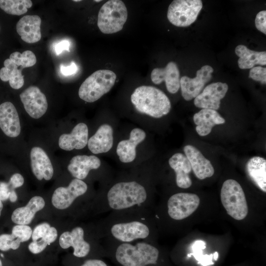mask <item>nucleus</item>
I'll return each mask as SVG.
<instances>
[{"instance_id":"nucleus-1","label":"nucleus","mask_w":266,"mask_h":266,"mask_svg":"<svg viewBox=\"0 0 266 266\" xmlns=\"http://www.w3.org/2000/svg\"><path fill=\"white\" fill-rule=\"evenodd\" d=\"M149 209L109 213L100 225L103 241L117 243L153 242V227Z\"/></svg>"},{"instance_id":"nucleus-2","label":"nucleus","mask_w":266,"mask_h":266,"mask_svg":"<svg viewBox=\"0 0 266 266\" xmlns=\"http://www.w3.org/2000/svg\"><path fill=\"white\" fill-rule=\"evenodd\" d=\"M150 205L146 186L135 180L117 182L109 187L96 203L97 212L110 213L147 208Z\"/></svg>"},{"instance_id":"nucleus-3","label":"nucleus","mask_w":266,"mask_h":266,"mask_svg":"<svg viewBox=\"0 0 266 266\" xmlns=\"http://www.w3.org/2000/svg\"><path fill=\"white\" fill-rule=\"evenodd\" d=\"M103 245L106 256H110L119 266H154L157 264L160 256V251L153 242L103 241Z\"/></svg>"},{"instance_id":"nucleus-4","label":"nucleus","mask_w":266,"mask_h":266,"mask_svg":"<svg viewBox=\"0 0 266 266\" xmlns=\"http://www.w3.org/2000/svg\"><path fill=\"white\" fill-rule=\"evenodd\" d=\"M131 100L139 112L159 118L167 114L171 108L170 101L160 89L150 86H141L135 89Z\"/></svg>"},{"instance_id":"nucleus-5","label":"nucleus","mask_w":266,"mask_h":266,"mask_svg":"<svg viewBox=\"0 0 266 266\" xmlns=\"http://www.w3.org/2000/svg\"><path fill=\"white\" fill-rule=\"evenodd\" d=\"M116 79V75L112 71L98 70L82 83L78 91L79 97L86 102H94L111 90Z\"/></svg>"},{"instance_id":"nucleus-6","label":"nucleus","mask_w":266,"mask_h":266,"mask_svg":"<svg viewBox=\"0 0 266 266\" xmlns=\"http://www.w3.org/2000/svg\"><path fill=\"white\" fill-rule=\"evenodd\" d=\"M221 202L227 213L236 220L247 215L248 207L244 192L240 185L233 179H228L223 184L220 193Z\"/></svg>"},{"instance_id":"nucleus-7","label":"nucleus","mask_w":266,"mask_h":266,"mask_svg":"<svg viewBox=\"0 0 266 266\" xmlns=\"http://www.w3.org/2000/svg\"><path fill=\"white\" fill-rule=\"evenodd\" d=\"M127 18L128 11L125 3L120 0H110L101 7L97 25L102 33H114L123 29Z\"/></svg>"},{"instance_id":"nucleus-8","label":"nucleus","mask_w":266,"mask_h":266,"mask_svg":"<svg viewBox=\"0 0 266 266\" xmlns=\"http://www.w3.org/2000/svg\"><path fill=\"white\" fill-rule=\"evenodd\" d=\"M202 7L200 0H174L168 6L167 19L175 26L188 27L196 20Z\"/></svg>"},{"instance_id":"nucleus-9","label":"nucleus","mask_w":266,"mask_h":266,"mask_svg":"<svg viewBox=\"0 0 266 266\" xmlns=\"http://www.w3.org/2000/svg\"><path fill=\"white\" fill-rule=\"evenodd\" d=\"M200 203V199L196 194L176 193L171 196L167 201V213L173 220H181L194 212Z\"/></svg>"},{"instance_id":"nucleus-10","label":"nucleus","mask_w":266,"mask_h":266,"mask_svg":"<svg viewBox=\"0 0 266 266\" xmlns=\"http://www.w3.org/2000/svg\"><path fill=\"white\" fill-rule=\"evenodd\" d=\"M88 190L87 184L82 180L74 178L66 187L57 188L52 197V204L59 209L70 207L79 197L84 195Z\"/></svg>"},{"instance_id":"nucleus-11","label":"nucleus","mask_w":266,"mask_h":266,"mask_svg":"<svg viewBox=\"0 0 266 266\" xmlns=\"http://www.w3.org/2000/svg\"><path fill=\"white\" fill-rule=\"evenodd\" d=\"M213 72L211 66L204 65L197 71L195 78L182 76L180 79V87L183 98L188 101L197 97L205 85L211 80Z\"/></svg>"},{"instance_id":"nucleus-12","label":"nucleus","mask_w":266,"mask_h":266,"mask_svg":"<svg viewBox=\"0 0 266 266\" xmlns=\"http://www.w3.org/2000/svg\"><path fill=\"white\" fill-rule=\"evenodd\" d=\"M85 231L81 226H76L70 231L63 233L60 237L59 244L63 249L70 247L73 249V255L83 258L89 255L91 250V243L85 238Z\"/></svg>"},{"instance_id":"nucleus-13","label":"nucleus","mask_w":266,"mask_h":266,"mask_svg":"<svg viewBox=\"0 0 266 266\" xmlns=\"http://www.w3.org/2000/svg\"><path fill=\"white\" fill-rule=\"evenodd\" d=\"M20 98L25 110L33 118L38 119L46 112V96L37 87L30 86L20 94Z\"/></svg>"},{"instance_id":"nucleus-14","label":"nucleus","mask_w":266,"mask_h":266,"mask_svg":"<svg viewBox=\"0 0 266 266\" xmlns=\"http://www.w3.org/2000/svg\"><path fill=\"white\" fill-rule=\"evenodd\" d=\"M228 90L226 83L215 82L205 87L203 91L195 98V105L202 109L217 110L219 108L221 100L225 97Z\"/></svg>"},{"instance_id":"nucleus-15","label":"nucleus","mask_w":266,"mask_h":266,"mask_svg":"<svg viewBox=\"0 0 266 266\" xmlns=\"http://www.w3.org/2000/svg\"><path fill=\"white\" fill-rule=\"evenodd\" d=\"M184 152L198 179L202 180L213 176L214 169L211 162L197 148L187 145L184 147Z\"/></svg>"},{"instance_id":"nucleus-16","label":"nucleus","mask_w":266,"mask_h":266,"mask_svg":"<svg viewBox=\"0 0 266 266\" xmlns=\"http://www.w3.org/2000/svg\"><path fill=\"white\" fill-rule=\"evenodd\" d=\"M151 79L155 84L165 81L168 92L176 93L180 88V73L177 65L169 62L164 68H155L151 72Z\"/></svg>"},{"instance_id":"nucleus-17","label":"nucleus","mask_w":266,"mask_h":266,"mask_svg":"<svg viewBox=\"0 0 266 266\" xmlns=\"http://www.w3.org/2000/svg\"><path fill=\"white\" fill-rule=\"evenodd\" d=\"M0 128L8 136L15 137L21 132V125L17 111L9 101L0 104Z\"/></svg>"},{"instance_id":"nucleus-18","label":"nucleus","mask_w":266,"mask_h":266,"mask_svg":"<svg viewBox=\"0 0 266 266\" xmlns=\"http://www.w3.org/2000/svg\"><path fill=\"white\" fill-rule=\"evenodd\" d=\"M31 165L32 171L36 178L41 180H50L54 173L51 161L43 149L33 147L30 153Z\"/></svg>"},{"instance_id":"nucleus-19","label":"nucleus","mask_w":266,"mask_h":266,"mask_svg":"<svg viewBox=\"0 0 266 266\" xmlns=\"http://www.w3.org/2000/svg\"><path fill=\"white\" fill-rule=\"evenodd\" d=\"M41 20L36 15H27L21 18L16 24V31L21 39L28 43L39 41L41 37Z\"/></svg>"},{"instance_id":"nucleus-20","label":"nucleus","mask_w":266,"mask_h":266,"mask_svg":"<svg viewBox=\"0 0 266 266\" xmlns=\"http://www.w3.org/2000/svg\"><path fill=\"white\" fill-rule=\"evenodd\" d=\"M88 128L86 124L80 123L77 124L70 133H64L59 139V145L66 151L74 149H81L88 143Z\"/></svg>"},{"instance_id":"nucleus-21","label":"nucleus","mask_w":266,"mask_h":266,"mask_svg":"<svg viewBox=\"0 0 266 266\" xmlns=\"http://www.w3.org/2000/svg\"><path fill=\"white\" fill-rule=\"evenodd\" d=\"M146 137L145 132L139 128H134L130 133V138L119 142L116 153L120 161L124 163L133 162L136 157V147Z\"/></svg>"},{"instance_id":"nucleus-22","label":"nucleus","mask_w":266,"mask_h":266,"mask_svg":"<svg viewBox=\"0 0 266 266\" xmlns=\"http://www.w3.org/2000/svg\"><path fill=\"white\" fill-rule=\"evenodd\" d=\"M101 165L100 160L94 155H77L70 161L67 169L75 178L85 179L90 170L98 169Z\"/></svg>"},{"instance_id":"nucleus-23","label":"nucleus","mask_w":266,"mask_h":266,"mask_svg":"<svg viewBox=\"0 0 266 266\" xmlns=\"http://www.w3.org/2000/svg\"><path fill=\"white\" fill-rule=\"evenodd\" d=\"M168 164L175 173L177 186L183 189L189 188L192 184L189 176L192 167L186 156L180 153H175L169 158Z\"/></svg>"},{"instance_id":"nucleus-24","label":"nucleus","mask_w":266,"mask_h":266,"mask_svg":"<svg viewBox=\"0 0 266 266\" xmlns=\"http://www.w3.org/2000/svg\"><path fill=\"white\" fill-rule=\"evenodd\" d=\"M193 120L197 133L202 136L210 133L214 126L225 122V119L216 110L211 109H201L194 114Z\"/></svg>"},{"instance_id":"nucleus-25","label":"nucleus","mask_w":266,"mask_h":266,"mask_svg":"<svg viewBox=\"0 0 266 266\" xmlns=\"http://www.w3.org/2000/svg\"><path fill=\"white\" fill-rule=\"evenodd\" d=\"M112 128L108 124L101 125L88 141L89 149L94 154L109 151L113 143Z\"/></svg>"},{"instance_id":"nucleus-26","label":"nucleus","mask_w":266,"mask_h":266,"mask_svg":"<svg viewBox=\"0 0 266 266\" xmlns=\"http://www.w3.org/2000/svg\"><path fill=\"white\" fill-rule=\"evenodd\" d=\"M44 199L40 196L33 197L25 206L16 208L13 212L11 220L17 225H27L31 223L35 213L45 206Z\"/></svg>"},{"instance_id":"nucleus-27","label":"nucleus","mask_w":266,"mask_h":266,"mask_svg":"<svg viewBox=\"0 0 266 266\" xmlns=\"http://www.w3.org/2000/svg\"><path fill=\"white\" fill-rule=\"evenodd\" d=\"M247 174L255 185L264 192H266V160L255 156L246 163Z\"/></svg>"},{"instance_id":"nucleus-28","label":"nucleus","mask_w":266,"mask_h":266,"mask_svg":"<svg viewBox=\"0 0 266 266\" xmlns=\"http://www.w3.org/2000/svg\"><path fill=\"white\" fill-rule=\"evenodd\" d=\"M235 52L239 57L238 65L241 69L251 68L256 65H266V51H255L248 49L244 45H239L236 47Z\"/></svg>"},{"instance_id":"nucleus-29","label":"nucleus","mask_w":266,"mask_h":266,"mask_svg":"<svg viewBox=\"0 0 266 266\" xmlns=\"http://www.w3.org/2000/svg\"><path fill=\"white\" fill-rule=\"evenodd\" d=\"M4 66L0 69V79L4 82L9 81L11 88L19 89L24 85V76L22 74L23 68H18L9 58L3 63Z\"/></svg>"},{"instance_id":"nucleus-30","label":"nucleus","mask_w":266,"mask_h":266,"mask_svg":"<svg viewBox=\"0 0 266 266\" xmlns=\"http://www.w3.org/2000/svg\"><path fill=\"white\" fill-rule=\"evenodd\" d=\"M30 0H0V8L5 13L15 15L26 13L32 7Z\"/></svg>"},{"instance_id":"nucleus-31","label":"nucleus","mask_w":266,"mask_h":266,"mask_svg":"<svg viewBox=\"0 0 266 266\" xmlns=\"http://www.w3.org/2000/svg\"><path fill=\"white\" fill-rule=\"evenodd\" d=\"M205 242L201 240H197L194 242L192 245V253L188 254V257H190L193 255L198 261V264L202 266H208L214 265L213 262V254H203V250L206 247Z\"/></svg>"},{"instance_id":"nucleus-32","label":"nucleus","mask_w":266,"mask_h":266,"mask_svg":"<svg viewBox=\"0 0 266 266\" xmlns=\"http://www.w3.org/2000/svg\"><path fill=\"white\" fill-rule=\"evenodd\" d=\"M58 236L55 228L51 227L47 234L38 240L32 242L28 246L29 250L33 254H38L43 251L46 246L54 242Z\"/></svg>"},{"instance_id":"nucleus-33","label":"nucleus","mask_w":266,"mask_h":266,"mask_svg":"<svg viewBox=\"0 0 266 266\" xmlns=\"http://www.w3.org/2000/svg\"><path fill=\"white\" fill-rule=\"evenodd\" d=\"M9 59L23 69L31 67L36 62V58L34 54L30 50H26L22 53L14 52L10 55Z\"/></svg>"},{"instance_id":"nucleus-34","label":"nucleus","mask_w":266,"mask_h":266,"mask_svg":"<svg viewBox=\"0 0 266 266\" xmlns=\"http://www.w3.org/2000/svg\"><path fill=\"white\" fill-rule=\"evenodd\" d=\"M32 230L28 225H17L13 227L11 234L21 243L29 240L32 234Z\"/></svg>"},{"instance_id":"nucleus-35","label":"nucleus","mask_w":266,"mask_h":266,"mask_svg":"<svg viewBox=\"0 0 266 266\" xmlns=\"http://www.w3.org/2000/svg\"><path fill=\"white\" fill-rule=\"evenodd\" d=\"M249 78L260 82L262 84L266 83V68L260 66L251 68L249 71Z\"/></svg>"},{"instance_id":"nucleus-36","label":"nucleus","mask_w":266,"mask_h":266,"mask_svg":"<svg viewBox=\"0 0 266 266\" xmlns=\"http://www.w3.org/2000/svg\"><path fill=\"white\" fill-rule=\"evenodd\" d=\"M50 228V225L47 223H43L37 225L32 233V237L33 241L38 240L43 237Z\"/></svg>"},{"instance_id":"nucleus-37","label":"nucleus","mask_w":266,"mask_h":266,"mask_svg":"<svg viewBox=\"0 0 266 266\" xmlns=\"http://www.w3.org/2000/svg\"><path fill=\"white\" fill-rule=\"evenodd\" d=\"M15 238L12 234H2L0 235V250L6 251L12 249Z\"/></svg>"},{"instance_id":"nucleus-38","label":"nucleus","mask_w":266,"mask_h":266,"mask_svg":"<svg viewBox=\"0 0 266 266\" xmlns=\"http://www.w3.org/2000/svg\"><path fill=\"white\" fill-rule=\"evenodd\" d=\"M255 26L257 29L266 34V11H260L256 15L255 18Z\"/></svg>"},{"instance_id":"nucleus-39","label":"nucleus","mask_w":266,"mask_h":266,"mask_svg":"<svg viewBox=\"0 0 266 266\" xmlns=\"http://www.w3.org/2000/svg\"><path fill=\"white\" fill-rule=\"evenodd\" d=\"M24 182V179L22 175L16 173L12 175L8 183L10 188L12 190L22 186Z\"/></svg>"},{"instance_id":"nucleus-40","label":"nucleus","mask_w":266,"mask_h":266,"mask_svg":"<svg viewBox=\"0 0 266 266\" xmlns=\"http://www.w3.org/2000/svg\"><path fill=\"white\" fill-rule=\"evenodd\" d=\"M60 70L62 74L65 76H70L75 74L78 71V66L76 64L72 61L67 66L63 65L60 66Z\"/></svg>"},{"instance_id":"nucleus-41","label":"nucleus","mask_w":266,"mask_h":266,"mask_svg":"<svg viewBox=\"0 0 266 266\" xmlns=\"http://www.w3.org/2000/svg\"><path fill=\"white\" fill-rule=\"evenodd\" d=\"M12 190L10 188L8 183H0V200L4 201L9 198L11 191Z\"/></svg>"},{"instance_id":"nucleus-42","label":"nucleus","mask_w":266,"mask_h":266,"mask_svg":"<svg viewBox=\"0 0 266 266\" xmlns=\"http://www.w3.org/2000/svg\"><path fill=\"white\" fill-rule=\"evenodd\" d=\"M70 42L68 40H64L58 42L55 46V50L56 55H59L64 50L69 52Z\"/></svg>"},{"instance_id":"nucleus-43","label":"nucleus","mask_w":266,"mask_h":266,"mask_svg":"<svg viewBox=\"0 0 266 266\" xmlns=\"http://www.w3.org/2000/svg\"><path fill=\"white\" fill-rule=\"evenodd\" d=\"M80 266H109L103 260L100 259H91L86 260Z\"/></svg>"},{"instance_id":"nucleus-44","label":"nucleus","mask_w":266,"mask_h":266,"mask_svg":"<svg viewBox=\"0 0 266 266\" xmlns=\"http://www.w3.org/2000/svg\"><path fill=\"white\" fill-rule=\"evenodd\" d=\"M9 199L10 201L12 202L16 201L17 199V196L14 190L11 191Z\"/></svg>"},{"instance_id":"nucleus-45","label":"nucleus","mask_w":266,"mask_h":266,"mask_svg":"<svg viewBox=\"0 0 266 266\" xmlns=\"http://www.w3.org/2000/svg\"><path fill=\"white\" fill-rule=\"evenodd\" d=\"M213 254V260L214 261H217L218 258V253L217 252H215Z\"/></svg>"},{"instance_id":"nucleus-46","label":"nucleus","mask_w":266,"mask_h":266,"mask_svg":"<svg viewBox=\"0 0 266 266\" xmlns=\"http://www.w3.org/2000/svg\"><path fill=\"white\" fill-rule=\"evenodd\" d=\"M2 208H3V204H2L1 200H0V216L1 215V211L2 210Z\"/></svg>"},{"instance_id":"nucleus-47","label":"nucleus","mask_w":266,"mask_h":266,"mask_svg":"<svg viewBox=\"0 0 266 266\" xmlns=\"http://www.w3.org/2000/svg\"><path fill=\"white\" fill-rule=\"evenodd\" d=\"M73 1H75V2H78V1H81V0H73Z\"/></svg>"},{"instance_id":"nucleus-48","label":"nucleus","mask_w":266,"mask_h":266,"mask_svg":"<svg viewBox=\"0 0 266 266\" xmlns=\"http://www.w3.org/2000/svg\"><path fill=\"white\" fill-rule=\"evenodd\" d=\"M0 266H2V262L0 260Z\"/></svg>"},{"instance_id":"nucleus-49","label":"nucleus","mask_w":266,"mask_h":266,"mask_svg":"<svg viewBox=\"0 0 266 266\" xmlns=\"http://www.w3.org/2000/svg\"><path fill=\"white\" fill-rule=\"evenodd\" d=\"M94 1H96V2L101 1V0H94Z\"/></svg>"},{"instance_id":"nucleus-50","label":"nucleus","mask_w":266,"mask_h":266,"mask_svg":"<svg viewBox=\"0 0 266 266\" xmlns=\"http://www.w3.org/2000/svg\"><path fill=\"white\" fill-rule=\"evenodd\" d=\"M0 255L2 257H3V255L2 254H0Z\"/></svg>"},{"instance_id":"nucleus-51","label":"nucleus","mask_w":266,"mask_h":266,"mask_svg":"<svg viewBox=\"0 0 266 266\" xmlns=\"http://www.w3.org/2000/svg\"></svg>"}]
</instances>
